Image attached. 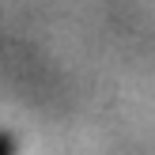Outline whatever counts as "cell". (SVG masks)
I'll return each instance as SVG.
<instances>
[{"label":"cell","mask_w":155,"mask_h":155,"mask_svg":"<svg viewBox=\"0 0 155 155\" xmlns=\"http://www.w3.org/2000/svg\"><path fill=\"white\" fill-rule=\"evenodd\" d=\"M0 155H15V136L12 133H0Z\"/></svg>","instance_id":"6da1fadb"}]
</instances>
